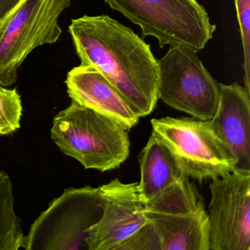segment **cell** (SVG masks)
Instances as JSON below:
<instances>
[{
    "instance_id": "1",
    "label": "cell",
    "mask_w": 250,
    "mask_h": 250,
    "mask_svg": "<svg viewBox=\"0 0 250 250\" xmlns=\"http://www.w3.org/2000/svg\"><path fill=\"white\" fill-rule=\"evenodd\" d=\"M68 33L80 65L98 70L140 118L153 112L159 100V68L148 44L106 15L73 20Z\"/></svg>"
},
{
    "instance_id": "2",
    "label": "cell",
    "mask_w": 250,
    "mask_h": 250,
    "mask_svg": "<svg viewBox=\"0 0 250 250\" xmlns=\"http://www.w3.org/2000/svg\"><path fill=\"white\" fill-rule=\"evenodd\" d=\"M51 137L62 153L78 161L85 169L112 170L129 156L127 130L74 101L55 115Z\"/></svg>"
},
{
    "instance_id": "3",
    "label": "cell",
    "mask_w": 250,
    "mask_h": 250,
    "mask_svg": "<svg viewBox=\"0 0 250 250\" xmlns=\"http://www.w3.org/2000/svg\"><path fill=\"white\" fill-rule=\"evenodd\" d=\"M140 26L143 37L166 45L188 48L198 52L213 38L216 25L197 0H104Z\"/></svg>"
},
{
    "instance_id": "4",
    "label": "cell",
    "mask_w": 250,
    "mask_h": 250,
    "mask_svg": "<svg viewBox=\"0 0 250 250\" xmlns=\"http://www.w3.org/2000/svg\"><path fill=\"white\" fill-rule=\"evenodd\" d=\"M71 0H21L0 18V86L17 83L19 69L36 48L59 40V19Z\"/></svg>"
},
{
    "instance_id": "5",
    "label": "cell",
    "mask_w": 250,
    "mask_h": 250,
    "mask_svg": "<svg viewBox=\"0 0 250 250\" xmlns=\"http://www.w3.org/2000/svg\"><path fill=\"white\" fill-rule=\"evenodd\" d=\"M152 132L169 149L187 178L203 182L236 169L237 160L210 120L171 117L151 120Z\"/></svg>"
},
{
    "instance_id": "6",
    "label": "cell",
    "mask_w": 250,
    "mask_h": 250,
    "mask_svg": "<svg viewBox=\"0 0 250 250\" xmlns=\"http://www.w3.org/2000/svg\"><path fill=\"white\" fill-rule=\"evenodd\" d=\"M161 250H210L208 215L195 185L185 178L145 203Z\"/></svg>"
},
{
    "instance_id": "7",
    "label": "cell",
    "mask_w": 250,
    "mask_h": 250,
    "mask_svg": "<svg viewBox=\"0 0 250 250\" xmlns=\"http://www.w3.org/2000/svg\"><path fill=\"white\" fill-rule=\"evenodd\" d=\"M102 212L99 188H67L33 222L23 249L87 250V230L100 219Z\"/></svg>"
},
{
    "instance_id": "8",
    "label": "cell",
    "mask_w": 250,
    "mask_h": 250,
    "mask_svg": "<svg viewBox=\"0 0 250 250\" xmlns=\"http://www.w3.org/2000/svg\"><path fill=\"white\" fill-rule=\"evenodd\" d=\"M197 52L171 46L158 60V97L166 104L197 119H211L217 109L220 90Z\"/></svg>"
},
{
    "instance_id": "9",
    "label": "cell",
    "mask_w": 250,
    "mask_h": 250,
    "mask_svg": "<svg viewBox=\"0 0 250 250\" xmlns=\"http://www.w3.org/2000/svg\"><path fill=\"white\" fill-rule=\"evenodd\" d=\"M209 188L210 250H250V170L235 169Z\"/></svg>"
},
{
    "instance_id": "10",
    "label": "cell",
    "mask_w": 250,
    "mask_h": 250,
    "mask_svg": "<svg viewBox=\"0 0 250 250\" xmlns=\"http://www.w3.org/2000/svg\"><path fill=\"white\" fill-rule=\"evenodd\" d=\"M100 219L87 230V250H118L148 222L137 183L124 184L116 178L99 187Z\"/></svg>"
},
{
    "instance_id": "11",
    "label": "cell",
    "mask_w": 250,
    "mask_h": 250,
    "mask_svg": "<svg viewBox=\"0 0 250 250\" xmlns=\"http://www.w3.org/2000/svg\"><path fill=\"white\" fill-rule=\"evenodd\" d=\"M65 84L71 101L115 121L130 131L140 121L125 98L96 68L81 65L71 69Z\"/></svg>"
},
{
    "instance_id": "12",
    "label": "cell",
    "mask_w": 250,
    "mask_h": 250,
    "mask_svg": "<svg viewBox=\"0 0 250 250\" xmlns=\"http://www.w3.org/2000/svg\"><path fill=\"white\" fill-rule=\"evenodd\" d=\"M219 85V104L210 125L236 159V169L250 170V90L237 83Z\"/></svg>"
},
{
    "instance_id": "13",
    "label": "cell",
    "mask_w": 250,
    "mask_h": 250,
    "mask_svg": "<svg viewBox=\"0 0 250 250\" xmlns=\"http://www.w3.org/2000/svg\"><path fill=\"white\" fill-rule=\"evenodd\" d=\"M141 178L137 183L143 203L187 177L169 149L152 132L139 158Z\"/></svg>"
},
{
    "instance_id": "14",
    "label": "cell",
    "mask_w": 250,
    "mask_h": 250,
    "mask_svg": "<svg viewBox=\"0 0 250 250\" xmlns=\"http://www.w3.org/2000/svg\"><path fill=\"white\" fill-rule=\"evenodd\" d=\"M25 235L14 209V193L9 175L0 170V250L23 248Z\"/></svg>"
},
{
    "instance_id": "15",
    "label": "cell",
    "mask_w": 250,
    "mask_h": 250,
    "mask_svg": "<svg viewBox=\"0 0 250 250\" xmlns=\"http://www.w3.org/2000/svg\"><path fill=\"white\" fill-rule=\"evenodd\" d=\"M22 104L17 89L0 86V136L7 135L21 126Z\"/></svg>"
},
{
    "instance_id": "16",
    "label": "cell",
    "mask_w": 250,
    "mask_h": 250,
    "mask_svg": "<svg viewBox=\"0 0 250 250\" xmlns=\"http://www.w3.org/2000/svg\"><path fill=\"white\" fill-rule=\"evenodd\" d=\"M241 31L244 57V83L250 90V0H235Z\"/></svg>"
},
{
    "instance_id": "17",
    "label": "cell",
    "mask_w": 250,
    "mask_h": 250,
    "mask_svg": "<svg viewBox=\"0 0 250 250\" xmlns=\"http://www.w3.org/2000/svg\"><path fill=\"white\" fill-rule=\"evenodd\" d=\"M118 250H161V248L156 232L148 222Z\"/></svg>"
},
{
    "instance_id": "18",
    "label": "cell",
    "mask_w": 250,
    "mask_h": 250,
    "mask_svg": "<svg viewBox=\"0 0 250 250\" xmlns=\"http://www.w3.org/2000/svg\"><path fill=\"white\" fill-rule=\"evenodd\" d=\"M21 0H0V18L9 12Z\"/></svg>"
}]
</instances>
